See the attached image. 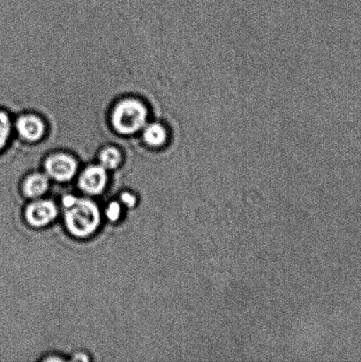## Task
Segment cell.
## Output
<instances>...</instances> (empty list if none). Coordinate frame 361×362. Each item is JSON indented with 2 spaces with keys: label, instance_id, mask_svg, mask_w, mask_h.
<instances>
[{
  "label": "cell",
  "instance_id": "1",
  "mask_svg": "<svg viewBox=\"0 0 361 362\" xmlns=\"http://www.w3.org/2000/svg\"><path fill=\"white\" fill-rule=\"evenodd\" d=\"M66 226L74 236L87 237L93 233L100 223V213L90 201L78 200L66 215Z\"/></svg>",
  "mask_w": 361,
  "mask_h": 362
},
{
  "label": "cell",
  "instance_id": "11",
  "mask_svg": "<svg viewBox=\"0 0 361 362\" xmlns=\"http://www.w3.org/2000/svg\"><path fill=\"white\" fill-rule=\"evenodd\" d=\"M120 211H122V209H120L119 204L118 202H114L109 205L107 211H106V215H107L108 218L112 220V221H116V220H118L119 218Z\"/></svg>",
  "mask_w": 361,
  "mask_h": 362
},
{
  "label": "cell",
  "instance_id": "8",
  "mask_svg": "<svg viewBox=\"0 0 361 362\" xmlns=\"http://www.w3.org/2000/svg\"><path fill=\"white\" fill-rule=\"evenodd\" d=\"M143 137L146 143L151 146H160L164 144L167 134L164 127L159 124L153 123L144 129Z\"/></svg>",
  "mask_w": 361,
  "mask_h": 362
},
{
  "label": "cell",
  "instance_id": "3",
  "mask_svg": "<svg viewBox=\"0 0 361 362\" xmlns=\"http://www.w3.org/2000/svg\"><path fill=\"white\" fill-rule=\"evenodd\" d=\"M49 175L60 181L69 180L76 175L77 164L69 156L59 154L49 158L45 163Z\"/></svg>",
  "mask_w": 361,
  "mask_h": 362
},
{
  "label": "cell",
  "instance_id": "13",
  "mask_svg": "<svg viewBox=\"0 0 361 362\" xmlns=\"http://www.w3.org/2000/svg\"><path fill=\"white\" fill-rule=\"evenodd\" d=\"M76 202L77 199L72 197V195H67V197L63 199V204L66 206V208L69 209L73 207L76 204Z\"/></svg>",
  "mask_w": 361,
  "mask_h": 362
},
{
  "label": "cell",
  "instance_id": "6",
  "mask_svg": "<svg viewBox=\"0 0 361 362\" xmlns=\"http://www.w3.org/2000/svg\"><path fill=\"white\" fill-rule=\"evenodd\" d=\"M16 127L18 132L28 141H38L44 134V124L40 119L34 115L20 117L17 120Z\"/></svg>",
  "mask_w": 361,
  "mask_h": 362
},
{
  "label": "cell",
  "instance_id": "2",
  "mask_svg": "<svg viewBox=\"0 0 361 362\" xmlns=\"http://www.w3.org/2000/svg\"><path fill=\"white\" fill-rule=\"evenodd\" d=\"M148 112L141 102L127 99L116 106L112 115L114 129L122 134L137 132L147 122Z\"/></svg>",
  "mask_w": 361,
  "mask_h": 362
},
{
  "label": "cell",
  "instance_id": "10",
  "mask_svg": "<svg viewBox=\"0 0 361 362\" xmlns=\"http://www.w3.org/2000/svg\"><path fill=\"white\" fill-rule=\"evenodd\" d=\"M11 133V122L6 113L0 112V151L6 146Z\"/></svg>",
  "mask_w": 361,
  "mask_h": 362
},
{
  "label": "cell",
  "instance_id": "4",
  "mask_svg": "<svg viewBox=\"0 0 361 362\" xmlns=\"http://www.w3.org/2000/svg\"><path fill=\"white\" fill-rule=\"evenodd\" d=\"M56 206L53 202L42 201L34 202L27 209L28 221L34 226H44L52 222L57 216Z\"/></svg>",
  "mask_w": 361,
  "mask_h": 362
},
{
  "label": "cell",
  "instance_id": "7",
  "mask_svg": "<svg viewBox=\"0 0 361 362\" xmlns=\"http://www.w3.org/2000/svg\"><path fill=\"white\" fill-rule=\"evenodd\" d=\"M48 188V180L42 175H34L30 177L24 184V192L28 197H40Z\"/></svg>",
  "mask_w": 361,
  "mask_h": 362
},
{
  "label": "cell",
  "instance_id": "12",
  "mask_svg": "<svg viewBox=\"0 0 361 362\" xmlns=\"http://www.w3.org/2000/svg\"><path fill=\"white\" fill-rule=\"evenodd\" d=\"M122 200L124 204L129 206V208L134 207V205L136 204V197L129 193H124L122 195Z\"/></svg>",
  "mask_w": 361,
  "mask_h": 362
},
{
  "label": "cell",
  "instance_id": "5",
  "mask_svg": "<svg viewBox=\"0 0 361 362\" xmlns=\"http://www.w3.org/2000/svg\"><path fill=\"white\" fill-rule=\"evenodd\" d=\"M107 176L102 166H90L85 170L80 178L81 189L88 194H100L105 187Z\"/></svg>",
  "mask_w": 361,
  "mask_h": 362
},
{
  "label": "cell",
  "instance_id": "9",
  "mask_svg": "<svg viewBox=\"0 0 361 362\" xmlns=\"http://www.w3.org/2000/svg\"><path fill=\"white\" fill-rule=\"evenodd\" d=\"M100 162L102 168L114 169L119 165L122 160V156L119 151L115 148H106L100 153Z\"/></svg>",
  "mask_w": 361,
  "mask_h": 362
}]
</instances>
